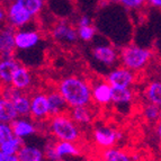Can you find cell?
<instances>
[{
  "label": "cell",
  "instance_id": "cell-1",
  "mask_svg": "<svg viewBox=\"0 0 161 161\" xmlns=\"http://www.w3.org/2000/svg\"><path fill=\"white\" fill-rule=\"evenodd\" d=\"M58 90L71 108L88 106L92 100V86L77 75L63 78L58 85Z\"/></svg>",
  "mask_w": 161,
  "mask_h": 161
},
{
  "label": "cell",
  "instance_id": "cell-2",
  "mask_svg": "<svg viewBox=\"0 0 161 161\" xmlns=\"http://www.w3.org/2000/svg\"><path fill=\"white\" fill-rule=\"evenodd\" d=\"M152 57V52L147 47L130 44L125 45L119 51V61L122 67L130 69L133 72H137L148 64Z\"/></svg>",
  "mask_w": 161,
  "mask_h": 161
},
{
  "label": "cell",
  "instance_id": "cell-3",
  "mask_svg": "<svg viewBox=\"0 0 161 161\" xmlns=\"http://www.w3.org/2000/svg\"><path fill=\"white\" fill-rule=\"evenodd\" d=\"M50 130L58 141L75 143L80 139L81 135L78 124L70 117V115L65 114L53 116L50 121Z\"/></svg>",
  "mask_w": 161,
  "mask_h": 161
},
{
  "label": "cell",
  "instance_id": "cell-4",
  "mask_svg": "<svg viewBox=\"0 0 161 161\" xmlns=\"http://www.w3.org/2000/svg\"><path fill=\"white\" fill-rule=\"evenodd\" d=\"M123 137L121 132L115 129L108 126H99L96 127L92 133V139L97 147H99L102 150L109 149L115 147L116 143Z\"/></svg>",
  "mask_w": 161,
  "mask_h": 161
},
{
  "label": "cell",
  "instance_id": "cell-5",
  "mask_svg": "<svg viewBox=\"0 0 161 161\" xmlns=\"http://www.w3.org/2000/svg\"><path fill=\"white\" fill-rule=\"evenodd\" d=\"M135 73L125 67L115 68L107 75L106 80L109 82L112 87L117 88H131V86L135 82Z\"/></svg>",
  "mask_w": 161,
  "mask_h": 161
},
{
  "label": "cell",
  "instance_id": "cell-6",
  "mask_svg": "<svg viewBox=\"0 0 161 161\" xmlns=\"http://www.w3.org/2000/svg\"><path fill=\"white\" fill-rule=\"evenodd\" d=\"M7 23L8 25L13 26L14 28H22L25 25L32 20L33 16L25 8H23L22 6L18 3H14L11 5L7 6Z\"/></svg>",
  "mask_w": 161,
  "mask_h": 161
},
{
  "label": "cell",
  "instance_id": "cell-7",
  "mask_svg": "<svg viewBox=\"0 0 161 161\" xmlns=\"http://www.w3.org/2000/svg\"><path fill=\"white\" fill-rule=\"evenodd\" d=\"M51 116L50 103L47 94L36 92L31 97V117L37 121H43L44 118Z\"/></svg>",
  "mask_w": 161,
  "mask_h": 161
},
{
  "label": "cell",
  "instance_id": "cell-8",
  "mask_svg": "<svg viewBox=\"0 0 161 161\" xmlns=\"http://www.w3.org/2000/svg\"><path fill=\"white\" fill-rule=\"evenodd\" d=\"M16 28L10 25L3 27L0 33V52L1 58H14V52L17 48L16 46Z\"/></svg>",
  "mask_w": 161,
  "mask_h": 161
},
{
  "label": "cell",
  "instance_id": "cell-9",
  "mask_svg": "<svg viewBox=\"0 0 161 161\" xmlns=\"http://www.w3.org/2000/svg\"><path fill=\"white\" fill-rule=\"evenodd\" d=\"M52 37L60 43L72 44L75 43L79 38L78 30H75L69 23L60 22L52 30Z\"/></svg>",
  "mask_w": 161,
  "mask_h": 161
},
{
  "label": "cell",
  "instance_id": "cell-10",
  "mask_svg": "<svg viewBox=\"0 0 161 161\" xmlns=\"http://www.w3.org/2000/svg\"><path fill=\"white\" fill-rule=\"evenodd\" d=\"M92 100L100 106H105L112 103L113 99V87L107 80H97L92 86Z\"/></svg>",
  "mask_w": 161,
  "mask_h": 161
},
{
  "label": "cell",
  "instance_id": "cell-11",
  "mask_svg": "<svg viewBox=\"0 0 161 161\" xmlns=\"http://www.w3.org/2000/svg\"><path fill=\"white\" fill-rule=\"evenodd\" d=\"M92 55L96 61L106 67H113L119 59V52L110 45H97L92 48Z\"/></svg>",
  "mask_w": 161,
  "mask_h": 161
},
{
  "label": "cell",
  "instance_id": "cell-12",
  "mask_svg": "<svg viewBox=\"0 0 161 161\" xmlns=\"http://www.w3.org/2000/svg\"><path fill=\"white\" fill-rule=\"evenodd\" d=\"M15 40H16L17 48L25 51V50H31V48L35 47L40 43L41 35L37 31L34 30L17 31Z\"/></svg>",
  "mask_w": 161,
  "mask_h": 161
},
{
  "label": "cell",
  "instance_id": "cell-13",
  "mask_svg": "<svg viewBox=\"0 0 161 161\" xmlns=\"http://www.w3.org/2000/svg\"><path fill=\"white\" fill-rule=\"evenodd\" d=\"M20 65L22 64L14 58H3V59H1V62H0L1 83L5 86H10L14 75H15V73Z\"/></svg>",
  "mask_w": 161,
  "mask_h": 161
},
{
  "label": "cell",
  "instance_id": "cell-14",
  "mask_svg": "<svg viewBox=\"0 0 161 161\" xmlns=\"http://www.w3.org/2000/svg\"><path fill=\"white\" fill-rule=\"evenodd\" d=\"M11 129L14 131V134L19 139H25V137L32 136L36 133V126L35 124L26 118H17L10 124Z\"/></svg>",
  "mask_w": 161,
  "mask_h": 161
},
{
  "label": "cell",
  "instance_id": "cell-15",
  "mask_svg": "<svg viewBox=\"0 0 161 161\" xmlns=\"http://www.w3.org/2000/svg\"><path fill=\"white\" fill-rule=\"evenodd\" d=\"M31 85H32V75L30 70L24 65H20L14 75L10 86L20 92H24L25 89L30 88Z\"/></svg>",
  "mask_w": 161,
  "mask_h": 161
},
{
  "label": "cell",
  "instance_id": "cell-16",
  "mask_svg": "<svg viewBox=\"0 0 161 161\" xmlns=\"http://www.w3.org/2000/svg\"><path fill=\"white\" fill-rule=\"evenodd\" d=\"M18 117V113L15 108L14 103L11 100L1 97V99H0V122L6 124H11Z\"/></svg>",
  "mask_w": 161,
  "mask_h": 161
},
{
  "label": "cell",
  "instance_id": "cell-17",
  "mask_svg": "<svg viewBox=\"0 0 161 161\" xmlns=\"http://www.w3.org/2000/svg\"><path fill=\"white\" fill-rule=\"evenodd\" d=\"M48 103H50V110H51V116H57L64 114L65 109L68 107V104L65 99L62 97L59 90H52L47 94Z\"/></svg>",
  "mask_w": 161,
  "mask_h": 161
},
{
  "label": "cell",
  "instance_id": "cell-18",
  "mask_svg": "<svg viewBox=\"0 0 161 161\" xmlns=\"http://www.w3.org/2000/svg\"><path fill=\"white\" fill-rule=\"evenodd\" d=\"M54 151L57 153L58 158L61 160L65 157H78L80 156V150L77 148V145L72 142H65V141H58L53 145Z\"/></svg>",
  "mask_w": 161,
  "mask_h": 161
},
{
  "label": "cell",
  "instance_id": "cell-19",
  "mask_svg": "<svg viewBox=\"0 0 161 161\" xmlns=\"http://www.w3.org/2000/svg\"><path fill=\"white\" fill-rule=\"evenodd\" d=\"M100 160L102 161H132V158L125 150L113 147V148L102 150V152H100Z\"/></svg>",
  "mask_w": 161,
  "mask_h": 161
},
{
  "label": "cell",
  "instance_id": "cell-20",
  "mask_svg": "<svg viewBox=\"0 0 161 161\" xmlns=\"http://www.w3.org/2000/svg\"><path fill=\"white\" fill-rule=\"evenodd\" d=\"M17 154H18L19 161H43L45 157L44 151L33 145H23V148L19 150Z\"/></svg>",
  "mask_w": 161,
  "mask_h": 161
},
{
  "label": "cell",
  "instance_id": "cell-21",
  "mask_svg": "<svg viewBox=\"0 0 161 161\" xmlns=\"http://www.w3.org/2000/svg\"><path fill=\"white\" fill-rule=\"evenodd\" d=\"M70 117L72 118L77 124L86 125V124L92 123V118H94V114H92V109L88 108V106L75 107L71 108V110H70Z\"/></svg>",
  "mask_w": 161,
  "mask_h": 161
},
{
  "label": "cell",
  "instance_id": "cell-22",
  "mask_svg": "<svg viewBox=\"0 0 161 161\" xmlns=\"http://www.w3.org/2000/svg\"><path fill=\"white\" fill-rule=\"evenodd\" d=\"M144 94L148 103L157 105L161 108V81H153L149 83Z\"/></svg>",
  "mask_w": 161,
  "mask_h": 161
},
{
  "label": "cell",
  "instance_id": "cell-23",
  "mask_svg": "<svg viewBox=\"0 0 161 161\" xmlns=\"http://www.w3.org/2000/svg\"><path fill=\"white\" fill-rule=\"evenodd\" d=\"M133 92L131 88H117L113 87V99L112 103L116 105H126L133 100Z\"/></svg>",
  "mask_w": 161,
  "mask_h": 161
},
{
  "label": "cell",
  "instance_id": "cell-24",
  "mask_svg": "<svg viewBox=\"0 0 161 161\" xmlns=\"http://www.w3.org/2000/svg\"><path fill=\"white\" fill-rule=\"evenodd\" d=\"M17 3L26 9L33 17L38 15L44 8V0H17Z\"/></svg>",
  "mask_w": 161,
  "mask_h": 161
},
{
  "label": "cell",
  "instance_id": "cell-25",
  "mask_svg": "<svg viewBox=\"0 0 161 161\" xmlns=\"http://www.w3.org/2000/svg\"><path fill=\"white\" fill-rule=\"evenodd\" d=\"M23 148V140L15 136L13 140L8 142L1 143L0 144V151L6 154H17L19 150Z\"/></svg>",
  "mask_w": 161,
  "mask_h": 161
},
{
  "label": "cell",
  "instance_id": "cell-26",
  "mask_svg": "<svg viewBox=\"0 0 161 161\" xmlns=\"http://www.w3.org/2000/svg\"><path fill=\"white\" fill-rule=\"evenodd\" d=\"M160 109L161 108L157 105L148 103L143 107V117L148 122H158L160 117Z\"/></svg>",
  "mask_w": 161,
  "mask_h": 161
},
{
  "label": "cell",
  "instance_id": "cell-27",
  "mask_svg": "<svg viewBox=\"0 0 161 161\" xmlns=\"http://www.w3.org/2000/svg\"><path fill=\"white\" fill-rule=\"evenodd\" d=\"M78 35L79 38L83 42H89L95 37L96 35V28L92 25L90 26H83V27H78Z\"/></svg>",
  "mask_w": 161,
  "mask_h": 161
},
{
  "label": "cell",
  "instance_id": "cell-28",
  "mask_svg": "<svg viewBox=\"0 0 161 161\" xmlns=\"http://www.w3.org/2000/svg\"><path fill=\"white\" fill-rule=\"evenodd\" d=\"M16 135L14 134V131L11 129L10 124L1 123L0 124V144L5 142H8L13 140Z\"/></svg>",
  "mask_w": 161,
  "mask_h": 161
},
{
  "label": "cell",
  "instance_id": "cell-29",
  "mask_svg": "<svg viewBox=\"0 0 161 161\" xmlns=\"http://www.w3.org/2000/svg\"><path fill=\"white\" fill-rule=\"evenodd\" d=\"M145 1H148V0H119L121 5L127 9L140 8V7H141Z\"/></svg>",
  "mask_w": 161,
  "mask_h": 161
},
{
  "label": "cell",
  "instance_id": "cell-30",
  "mask_svg": "<svg viewBox=\"0 0 161 161\" xmlns=\"http://www.w3.org/2000/svg\"><path fill=\"white\" fill-rule=\"evenodd\" d=\"M44 154H45V157L50 161H59L60 160V159L58 158L55 151H54L53 145H50V144L46 145V147H45V150H44Z\"/></svg>",
  "mask_w": 161,
  "mask_h": 161
},
{
  "label": "cell",
  "instance_id": "cell-31",
  "mask_svg": "<svg viewBox=\"0 0 161 161\" xmlns=\"http://www.w3.org/2000/svg\"><path fill=\"white\" fill-rule=\"evenodd\" d=\"M92 24V18L88 15H81L78 19V27H83V26H90Z\"/></svg>",
  "mask_w": 161,
  "mask_h": 161
},
{
  "label": "cell",
  "instance_id": "cell-32",
  "mask_svg": "<svg viewBox=\"0 0 161 161\" xmlns=\"http://www.w3.org/2000/svg\"><path fill=\"white\" fill-rule=\"evenodd\" d=\"M0 161H19L18 154H6L0 152Z\"/></svg>",
  "mask_w": 161,
  "mask_h": 161
},
{
  "label": "cell",
  "instance_id": "cell-33",
  "mask_svg": "<svg viewBox=\"0 0 161 161\" xmlns=\"http://www.w3.org/2000/svg\"><path fill=\"white\" fill-rule=\"evenodd\" d=\"M6 19H7V10L5 7H1L0 8V20H1V23H3Z\"/></svg>",
  "mask_w": 161,
  "mask_h": 161
},
{
  "label": "cell",
  "instance_id": "cell-34",
  "mask_svg": "<svg viewBox=\"0 0 161 161\" xmlns=\"http://www.w3.org/2000/svg\"><path fill=\"white\" fill-rule=\"evenodd\" d=\"M149 3L153 7H156V8L161 9V0H148Z\"/></svg>",
  "mask_w": 161,
  "mask_h": 161
},
{
  "label": "cell",
  "instance_id": "cell-35",
  "mask_svg": "<svg viewBox=\"0 0 161 161\" xmlns=\"http://www.w3.org/2000/svg\"><path fill=\"white\" fill-rule=\"evenodd\" d=\"M156 134L159 137V140L161 141V121L157 122V126H156Z\"/></svg>",
  "mask_w": 161,
  "mask_h": 161
},
{
  "label": "cell",
  "instance_id": "cell-36",
  "mask_svg": "<svg viewBox=\"0 0 161 161\" xmlns=\"http://www.w3.org/2000/svg\"><path fill=\"white\" fill-rule=\"evenodd\" d=\"M17 0H1V3H6V5H11V3H16Z\"/></svg>",
  "mask_w": 161,
  "mask_h": 161
},
{
  "label": "cell",
  "instance_id": "cell-37",
  "mask_svg": "<svg viewBox=\"0 0 161 161\" xmlns=\"http://www.w3.org/2000/svg\"><path fill=\"white\" fill-rule=\"evenodd\" d=\"M99 1H102V3H110V1H114V0H99Z\"/></svg>",
  "mask_w": 161,
  "mask_h": 161
},
{
  "label": "cell",
  "instance_id": "cell-38",
  "mask_svg": "<svg viewBox=\"0 0 161 161\" xmlns=\"http://www.w3.org/2000/svg\"><path fill=\"white\" fill-rule=\"evenodd\" d=\"M159 121H161V109H160V117H159Z\"/></svg>",
  "mask_w": 161,
  "mask_h": 161
}]
</instances>
